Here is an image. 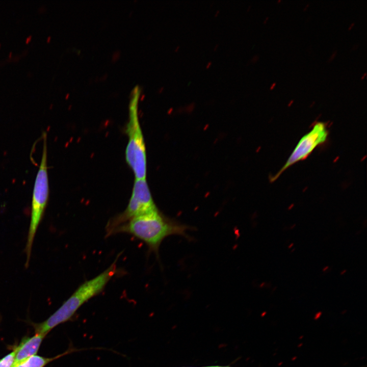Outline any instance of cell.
I'll use <instances>...</instances> for the list:
<instances>
[{
  "mask_svg": "<svg viewBox=\"0 0 367 367\" xmlns=\"http://www.w3.org/2000/svg\"><path fill=\"white\" fill-rule=\"evenodd\" d=\"M15 353V348L13 351L2 358L0 360V367H11L14 360Z\"/></svg>",
  "mask_w": 367,
  "mask_h": 367,
  "instance_id": "obj_9",
  "label": "cell"
},
{
  "mask_svg": "<svg viewBox=\"0 0 367 367\" xmlns=\"http://www.w3.org/2000/svg\"><path fill=\"white\" fill-rule=\"evenodd\" d=\"M293 245V244H291V245L289 246V248H290L291 247V246H292Z\"/></svg>",
  "mask_w": 367,
  "mask_h": 367,
  "instance_id": "obj_20",
  "label": "cell"
},
{
  "mask_svg": "<svg viewBox=\"0 0 367 367\" xmlns=\"http://www.w3.org/2000/svg\"><path fill=\"white\" fill-rule=\"evenodd\" d=\"M219 45L218 44H216L214 47V50H217V48L218 47Z\"/></svg>",
  "mask_w": 367,
  "mask_h": 367,
  "instance_id": "obj_15",
  "label": "cell"
},
{
  "mask_svg": "<svg viewBox=\"0 0 367 367\" xmlns=\"http://www.w3.org/2000/svg\"><path fill=\"white\" fill-rule=\"evenodd\" d=\"M328 135L326 123H316L311 130L301 138L285 164L271 179L272 181L275 180L287 168L306 159L318 146L326 141Z\"/></svg>",
  "mask_w": 367,
  "mask_h": 367,
  "instance_id": "obj_6",
  "label": "cell"
},
{
  "mask_svg": "<svg viewBox=\"0 0 367 367\" xmlns=\"http://www.w3.org/2000/svg\"><path fill=\"white\" fill-rule=\"evenodd\" d=\"M82 350V349L70 348L64 353L60 354L53 358H46L35 355L28 357L23 361L14 365H12L11 367H44L50 362L57 359L60 357L75 351H78V350L80 351Z\"/></svg>",
  "mask_w": 367,
  "mask_h": 367,
  "instance_id": "obj_8",
  "label": "cell"
},
{
  "mask_svg": "<svg viewBox=\"0 0 367 367\" xmlns=\"http://www.w3.org/2000/svg\"><path fill=\"white\" fill-rule=\"evenodd\" d=\"M192 229V227L170 219L156 210L132 219L116 228L111 235L118 233L130 234L143 241L159 258V248L165 238L176 235L189 240L191 237L187 231Z\"/></svg>",
  "mask_w": 367,
  "mask_h": 367,
  "instance_id": "obj_1",
  "label": "cell"
},
{
  "mask_svg": "<svg viewBox=\"0 0 367 367\" xmlns=\"http://www.w3.org/2000/svg\"><path fill=\"white\" fill-rule=\"evenodd\" d=\"M32 35L29 36L28 37L26 38V39L25 40V42L28 43L32 39Z\"/></svg>",
  "mask_w": 367,
  "mask_h": 367,
  "instance_id": "obj_10",
  "label": "cell"
},
{
  "mask_svg": "<svg viewBox=\"0 0 367 367\" xmlns=\"http://www.w3.org/2000/svg\"><path fill=\"white\" fill-rule=\"evenodd\" d=\"M136 102L135 99L130 106L129 120L126 129L128 141L125 150V158L136 179H146L145 146L138 117Z\"/></svg>",
  "mask_w": 367,
  "mask_h": 367,
  "instance_id": "obj_4",
  "label": "cell"
},
{
  "mask_svg": "<svg viewBox=\"0 0 367 367\" xmlns=\"http://www.w3.org/2000/svg\"><path fill=\"white\" fill-rule=\"evenodd\" d=\"M219 13H220V11L219 10L216 11L215 12V17L217 16L219 14Z\"/></svg>",
  "mask_w": 367,
  "mask_h": 367,
  "instance_id": "obj_13",
  "label": "cell"
},
{
  "mask_svg": "<svg viewBox=\"0 0 367 367\" xmlns=\"http://www.w3.org/2000/svg\"><path fill=\"white\" fill-rule=\"evenodd\" d=\"M119 256L102 273L81 284L48 318L41 323L36 324L34 325L36 333L46 335L57 325L69 321L84 303L101 293L116 272Z\"/></svg>",
  "mask_w": 367,
  "mask_h": 367,
  "instance_id": "obj_2",
  "label": "cell"
},
{
  "mask_svg": "<svg viewBox=\"0 0 367 367\" xmlns=\"http://www.w3.org/2000/svg\"><path fill=\"white\" fill-rule=\"evenodd\" d=\"M346 271H347L346 270H344L343 271H342V272L340 273V275H343Z\"/></svg>",
  "mask_w": 367,
  "mask_h": 367,
  "instance_id": "obj_18",
  "label": "cell"
},
{
  "mask_svg": "<svg viewBox=\"0 0 367 367\" xmlns=\"http://www.w3.org/2000/svg\"><path fill=\"white\" fill-rule=\"evenodd\" d=\"M43 136V150L39 168L35 181L31 220L24 251L27 256L25 267L28 268L31 258L34 240L38 227L43 216L49 196V186L47 166L46 134Z\"/></svg>",
  "mask_w": 367,
  "mask_h": 367,
  "instance_id": "obj_3",
  "label": "cell"
},
{
  "mask_svg": "<svg viewBox=\"0 0 367 367\" xmlns=\"http://www.w3.org/2000/svg\"><path fill=\"white\" fill-rule=\"evenodd\" d=\"M12 55V51H10V52L9 53V55H8L9 58H11Z\"/></svg>",
  "mask_w": 367,
  "mask_h": 367,
  "instance_id": "obj_17",
  "label": "cell"
},
{
  "mask_svg": "<svg viewBox=\"0 0 367 367\" xmlns=\"http://www.w3.org/2000/svg\"><path fill=\"white\" fill-rule=\"evenodd\" d=\"M158 210L153 200L146 179H136L130 199L125 210L111 219L106 224V237L117 227L132 219Z\"/></svg>",
  "mask_w": 367,
  "mask_h": 367,
  "instance_id": "obj_5",
  "label": "cell"
},
{
  "mask_svg": "<svg viewBox=\"0 0 367 367\" xmlns=\"http://www.w3.org/2000/svg\"><path fill=\"white\" fill-rule=\"evenodd\" d=\"M212 62H211V61L208 62L206 65V69L209 68L211 67V66L212 65Z\"/></svg>",
  "mask_w": 367,
  "mask_h": 367,
  "instance_id": "obj_12",
  "label": "cell"
},
{
  "mask_svg": "<svg viewBox=\"0 0 367 367\" xmlns=\"http://www.w3.org/2000/svg\"><path fill=\"white\" fill-rule=\"evenodd\" d=\"M1 45H2V44H1V43H0V47H1Z\"/></svg>",
  "mask_w": 367,
  "mask_h": 367,
  "instance_id": "obj_21",
  "label": "cell"
},
{
  "mask_svg": "<svg viewBox=\"0 0 367 367\" xmlns=\"http://www.w3.org/2000/svg\"><path fill=\"white\" fill-rule=\"evenodd\" d=\"M180 48V46L178 45L176 46V47L175 48V51L177 52Z\"/></svg>",
  "mask_w": 367,
  "mask_h": 367,
  "instance_id": "obj_14",
  "label": "cell"
},
{
  "mask_svg": "<svg viewBox=\"0 0 367 367\" xmlns=\"http://www.w3.org/2000/svg\"><path fill=\"white\" fill-rule=\"evenodd\" d=\"M203 367H231L230 366L227 365V366H222V365H210V366H203Z\"/></svg>",
  "mask_w": 367,
  "mask_h": 367,
  "instance_id": "obj_11",
  "label": "cell"
},
{
  "mask_svg": "<svg viewBox=\"0 0 367 367\" xmlns=\"http://www.w3.org/2000/svg\"><path fill=\"white\" fill-rule=\"evenodd\" d=\"M45 336L44 334L36 333L32 337L23 338L19 345L15 347L16 353L12 365L36 355Z\"/></svg>",
  "mask_w": 367,
  "mask_h": 367,
  "instance_id": "obj_7",
  "label": "cell"
},
{
  "mask_svg": "<svg viewBox=\"0 0 367 367\" xmlns=\"http://www.w3.org/2000/svg\"><path fill=\"white\" fill-rule=\"evenodd\" d=\"M328 266L325 267L324 268H323V271H326V270L328 269Z\"/></svg>",
  "mask_w": 367,
  "mask_h": 367,
  "instance_id": "obj_19",
  "label": "cell"
},
{
  "mask_svg": "<svg viewBox=\"0 0 367 367\" xmlns=\"http://www.w3.org/2000/svg\"><path fill=\"white\" fill-rule=\"evenodd\" d=\"M50 39H51V37H50V36L47 37V39H46L47 41V42H49V41L50 40Z\"/></svg>",
  "mask_w": 367,
  "mask_h": 367,
  "instance_id": "obj_16",
  "label": "cell"
}]
</instances>
